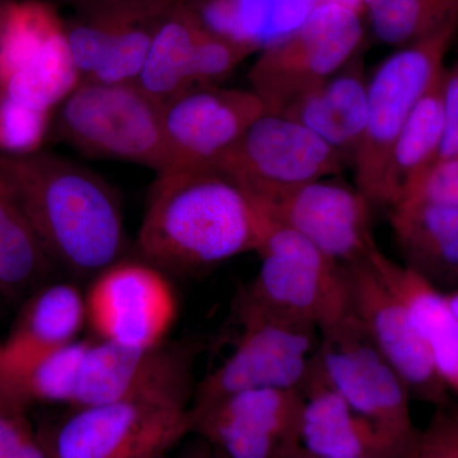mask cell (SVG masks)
<instances>
[{"instance_id": "cell-1", "label": "cell", "mask_w": 458, "mask_h": 458, "mask_svg": "<svg viewBox=\"0 0 458 458\" xmlns=\"http://www.w3.org/2000/svg\"><path fill=\"white\" fill-rule=\"evenodd\" d=\"M267 218L218 170L157 174L137 237L140 260L164 273H195L258 252Z\"/></svg>"}, {"instance_id": "cell-2", "label": "cell", "mask_w": 458, "mask_h": 458, "mask_svg": "<svg viewBox=\"0 0 458 458\" xmlns=\"http://www.w3.org/2000/svg\"><path fill=\"white\" fill-rule=\"evenodd\" d=\"M11 183L51 264L92 280L128 250L119 195L107 181L73 161L40 152L0 155Z\"/></svg>"}, {"instance_id": "cell-3", "label": "cell", "mask_w": 458, "mask_h": 458, "mask_svg": "<svg viewBox=\"0 0 458 458\" xmlns=\"http://www.w3.org/2000/svg\"><path fill=\"white\" fill-rule=\"evenodd\" d=\"M258 276L234 297V312H259L318 328L319 337L357 324L342 264L267 219Z\"/></svg>"}, {"instance_id": "cell-4", "label": "cell", "mask_w": 458, "mask_h": 458, "mask_svg": "<svg viewBox=\"0 0 458 458\" xmlns=\"http://www.w3.org/2000/svg\"><path fill=\"white\" fill-rule=\"evenodd\" d=\"M53 131L81 153L153 168L167 167L162 106L137 82L81 81L57 107Z\"/></svg>"}, {"instance_id": "cell-5", "label": "cell", "mask_w": 458, "mask_h": 458, "mask_svg": "<svg viewBox=\"0 0 458 458\" xmlns=\"http://www.w3.org/2000/svg\"><path fill=\"white\" fill-rule=\"evenodd\" d=\"M457 31L458 16L388 56L369 81L367 125L352 162L357 189L372 205L385 207L394 140L419 101L441 77Z\"/></svg>"}, {"instance_id": "cell-6", "label": "cell", "mask_w": 458, "mask_h": 458, "mask_svg": "<svg viewBox=\"0 0 458 458\" xmlns=\"http://www.w3.org/2000/svg\"><path fill=\"white\" fill-rule=\"evenodd\" d=\"M363 31L357 8L324 0L293 31L262 50L249 74L252 92L267 113H280L348 64Z\"/></svg>"}, {"instance_id": "cell-7", "label": "cell", "mask_w": 458, "mask_h": 458, "mask_svg": "<svg viewBox=\"0 0 458 458\" xmlns=\"http://www.w3.org/2000/svg\"><path fill=\"white\" fill-rule=\"evenodd\" d=\"M241 334L233 352L198 382L192 418L232 394L256 388L302 391L319 345L318 328L259 312H233Z\"/></svg>"}, {"instance_id": "cell-8", "label": "cell", "mask_w": 458, "mask_h": 458, "mask_svg": "<svg viewBox=\"0 0 458 458\" xmlns=\"http://www.w3.org/2000/svg\"><path fill=\"white\" fill-rule=\"evenodd\" d=\"M191 434L190 408L117 401L72 408L40 438L49 458H165Z\"/></svg>"}, {"instance_id": "cell-9", "label": "cell", "mask_w": 458, "mask_h": 458, "mask_svg": "<svg viewBox=\"0 0 458 458\" xmlns=\"http://www.w3.org/2000/svg\"><path fill=\"white\" fill-rule=\"evenodd\" d=\"M81 81L55 8L44 0H8L0 27V96L53 114Z\"/></svg>"}, {"instance_id": "cell-10", "label": "cell", "mask_w": 458, "mask_h": 458, "mask_svg": "<svg viewBox=\"0 0 458 458\" xmlns=\"http://www.w3.org/2000/svg\"><path fill=\"white\" fill-rule=\"evenodd\" d=\"M194 342L158 344L128 348L89 340L74 403L71 408L146 401L191 408L198 382Z\"/></svg>"}, {"instance_id": "cell-11", "label": "cell", "mask_w": 458, "mask_h": 458, "mask_svg": "<svg viewBox=\"0 0 458 458\" xmlns=\"http://www.w3.org/2000/svg\"><path fill=\"white\" fill-rule=\"evenodd\" d=\"M345 157L311 129L283 114L265 113L216 170L262 200L343 170Z\"/></svg>"}, {"instance_id": "cell-12", "label": "cell", "mask_w": 458, "mask_h": 458, "mask_svg": "<svg viewBox=\"0 0 458 458\" xmlns=\"http://www.w3.org/2000/svg\"><path fill=\"white\" fill-rule=\"evenodd\" d=\"M316 369L355 411L387 433L410 454L419 430L412 421L408 388L357 324L319 337Z\"/></svg>"}, {"instance_id": "cell-13", "label": "cell", "mask_w": 458, "mask_h": 458, "mask_svg": "<svg viewBox=\"0 0 458 458\" xmlns=\"http://www.w3.org/2000/svg\"><path fill=\"white\" fill-rule=\"evenodd\" d=\"M355 318L366 335L396 370L411 399L451 405L423 336L406 304L381 278L369 258L342 264Z\"/></svg>"}, {"instance_id": "cell-14", "label": "cell", "mask_w": 458, "mask_h": 458, "mask_svg": "<svg viewBox=\"0 0 458 458\" xmlns=\"http://www.w3.org/2000/svg\"><path fill=\"white\" fill-rule=\"evenodd\" d=\"M86 307L87 324L98 340L128 348L165 343L179 312L165 273L126 258L90 280Z\"/></svg>"}, {"instance_id": "cell-15", "label": "cell", "mask_w": 458, "mask_h": 458, "mask_svg": "<svg viewBox=\"0 0 458 458\" xmlns=\"http://www.w3.org/2000/svg\"><path fill=\"white\" fill-rule=\"evenodd\" d=\"M267 113L252 90L194 87L162 106L168 170H216ZM162 171V172H164Z\"/></svg>"}, {"instance_id": "cell-16", "label": "cell", "mask_w": 458, "mask_h": 458, "mask_svg": "<svg viewBox=\"0 0 458 458\" xmlns=\"http://www.w3.org/2000/svg\"><path fill=\"white\" fill-rule=\"evenodd\" d=\"M304 394L256 388L225 397L194 417V434L225 458H291L302 447Z\"/></svg>"}, {"instance_id": "cell-17", "label": "cell", "mask_w": 458, "mask_h": 458, "mask_svg": "<svg viewBox=\"0 0 458 458\" xmlns=\"http://www.w3.org/2000/svg\"><path fill=\"white\" fill-rule=\"evenodd\" d=\"M269 221L294 231L339 264L369 258L377 247L369 199L327 180L254 200Z\"/></svg>"}, {"instance_id": "cell-18", "label": "cell", "mask_w": 458, "mask_h": 458, "mask_svg": "<svg viewBox=\"0 0 458 458\" xmlns=\"http://www.w3.org/2000/svg\"><path fill=\"white\" fill-rule=\"evenodd\" d=\"M22 302L2 344V369L16 379L44 355L77 340L87 324L86 293L73 283H45Z\"/></svg>"}, {"instance_id": "cell-19", "label": "cell", "mask_w": 458, "mask_h": 458, "mask_svg": "<svg viewBox=\"0 0 458 458\" xmlns=\"http://www.w3.org/2000/svg\"><path fill=\"white\" fill-rule=\"evenodd\" d=\"M302 447L343 458H410L411 454L363 417L319 377L315 363L304 386Z\"/></svg>"}, {"instance_id": "cell-20", "label": "cell", "mask_w": 458, "mask_h": 458, "mask_svg": "<svg viewBox=\"0 0 458 458\" xmlns=\"http://www.w3.org/2000/svg\"><path fill=\"white\" fill-rule=\"evenodd\" d=\"M360 60L352 57L333 77L278 113L311 129L352 159L363 138L369 113V81Z\"/></svg>"}, {"instance_id": "cell-21", "label": "cell", "mask_w": 458, "mask_h": 458, "mask_svg": "<svg viewBox=\"0 0 458 458\" xmlns=\"http://www.w3.org/2000/svg\"><path fill=\"white\" fill-rule=\"evenodd\" d=\"M388 219L406 267L437 288L458 286V208L403 201L390 208Z\"/></svg>"}, {"instance_id": "cell-22", "label": "cell", "mask_w": 458, "mask_h": 458, "mask_svg": "<svg viewBox=\"0 0 458 458\" xmlns=\"http://www.w3.org/2000/svg\"><path fill=\"white\" fill-rule=\"evenodd\" d=\"M369 259L386 284L408 307L442 381L448 390L458 394V319L445 293L417 271L386 256L378 247L370 251Z\"/></svg>"}, {"instance_id": "cell-23", "label": "cell", "mask_w": 458, "mask_h": 458, "mask_svg": "<svg viewBox=\"0 0 458 458\" xmlns=\"http://www.w3.org/2000/svg\"><path fill=\"white\" fill-rule=\"evenodd\" d=\"M445 71L419 101L394 140L386 181L385 207L388 209L408 197L438 161L445 128Z\"/></svg>"}, {"instance_id": "cell-24", "label": "cell", "mask_w": 458, "mask_h": 458, "mask_svg": "<svg viewBox=\"0 0 458 458\" xmlns=\"http://www.w3.org/2000/svg\"><path fill=\"white\" fill-rule=\"evenodd\" d=\"M204 27L197 9L182 0L157 29L137 83L161 106L192 89V56Z\"/></svg>"}, {"instance_id": "cell-25", "label": "cell", "mask_w": 458, "mask_h": 458, "mask_svg": "<svg viewBox=\"0 0 458 458\" xmlns=\"http://www.w3.org/2000/svg\"><path fill=\"white\" fill-rule=\"evenodd\" d=\"M51 264L11 183L0 171V294L20 302L47 283Z\"/></svg>"}, {"instance_id": "cell-26", "label": "cell", "mask_w": 458, "mask_h": 458, "mask_svg": "<svg viewBox=\"0 0 458 458\" xmlns=\"http://www.w3.org/2000/svg\"><path fill=\"white\" fill-rule=\"evenodd\" d=\"M376 38L406 47L458 16V0H360Z\"/></svg>"}, {"instance_id": "cell-27", "label": "cell", "mask_w": 458, "mask_h": 458, "mask_svg": "<svg viewBox=\"0 0 458 458\" xmlns=\"http://www.w3.org/2000/svg\"><path fill=\"white\" fill-rule=\"evenodd\" d=\"M89 340L77 339L50 352L18 377L29 403L72 406L80 384Z\"/></svg>"}, {"instance_id": "cell-28", "label": "cell", "mask_w": 458, "mask_h": 458, "mask_svg": "<svg viewBox=\"0 0 458 458\" xmlns=\"http://www.w3.org/2000/svg\"><path fill=\"white\" fill-rule=\"evenodd\" d=\"M259 47L254 42L238 40L205 26L192 56V89L216 86Z\"/></svg>"}, {"instance_id": "cell-29", "label": "cell", "mask_w": 458, "mask_h": 458, "mask_svg": "<svg viewBox=\"0 0 458 458\" xmlns=\"http://www.w3.org/2000/svg\"><path fill=\"white\" fill-rule=\"evenodd\" d=\"M53 126V114L35 110L0 96V155L40 152Z\"/></svg>"}, {"instance_id": "cell-30", "label": "cell", "mask_w": 458, "mask_h": 458, "mask_svg": "<svg viewBox=\"0 0 458 458\" xmlns=\"http://www.w3.org/2000/svg\"><path fill=\"white\" fill-rule=\"evenodd\" d=\"M410 458H458V410L436 408L426 429L419 430Z\"/></svg>"}, {"instance_id": "cell-31", "label": "cell", "mask_w": 458, "mask_h": 458, "mask_svg": "<svg viewBox=\"0 0 458 458\" xmlns=\"http://www.w3.org/2000/svg\"><path fill=\"white\" fill-rule=\"evenodd\" d=\"M0 458H49L27 410H0Z\"/></svg>"}, {"instance_id": "cell-32", "label": "cell", "mask_w": 458, "mask_h": 458, "mask_svg": "<svg viewBox=\"0 0 458 458\" xmlns=\"http://www.w3.org/2000/svg\"><path fill=\"white\" fill-rule=\"evenodd\" d=\"M403 201H427L458 208V156L437 161L400 203Z\"/></svg>"}, {"instance_id": "cell-33", "label": "cell", "mask_w": 458, "mask_h": 458, "mask_svg": "<svg viewBox=\"0 0 458 458\" xmlns=\"http://www.w3.org/2000/svg\"><path fill=\"white\" fill-rule=\"evenodd\" d=\"M443 122L445 128L438 161L458 156V62L445 71Z\"/></svg>"}, {"instance_id": "cell-34", "label": "cell", "mask_w": 458, "mask_h": 458, "mask_svg": "<svg viewBox=\"0 0 458 458\" xmlns=\"http://www.w3.org/2000/svg\"><path fill=\"white\" fill-rule=\"evenodd\" d=\"M29 406L17 379L0 369V410H27Z\"/></svg>"}, {"instance_id": "cell-35", "label": "cell", "mask_w": 458, "mask_h": 458, "mask_svg": "<svg viewBox=\"0 0 458 458\" xmlns=\"http://www.w3.org/2000/svg\"><path fill=\"white\" fill-rule=\"evenodd\" d=\"M195 436V434H194ZM165 458H225L212 445H209L201 437L195 436V439L181 445L177 452Z\"/></svg>"}, {"instance_id": "cell-36", "label": "cell", "mask_w": 458, "mask_h": 458, "mask_svg": "<svg viewBox=\"0 0 458 458\" xmlns=\"http://www.w3.org/2000/svg\"><path fill=\"white\" fill-rule=\"evenodd\" d=\"M445 298L454 318L458 319V286L445 293Z\"/></svg>"}, {"instance_id": "cell-37", "label": "cell", "mask_w": 458, "mask_h": 458, "mask_svg": "<svg viewBox=\"0 0 458 458\" xmlns=\"http://www.w3.org/2000/svg\"><path fill=\"white\" fill-rule=\"evenodd\" d=\"M291 458H343V457H331L324 456V454H313V452L306 450L304 447H301L300 450L295 452L293 456Z\"/></svg>"}, {"instance_id": "cell-38", "label": "cell", "mask_w": 458, "mask_h": 458, "mask_svg": "<svg viewBox=\"0 0 458 458\" xmlns=\"http://www.w3.org/2000/svg\"><path fill=\"white\" fill-rule=\"evenodd\" d=\"M69 2L74 3V4L84 7V5L95 4V3L107 2V0H69Z\"/></svg>"}, {"instance_id": "cell-39", "label": "cell", "mask_w": 458, "mask_h": 458, "mask_svg": "<svg viewBox=\"0 0 458 458\" xmlns=\"http://www.w3.org/2000/svg\"><path fill=\"white\" fill-rule=\"evenodd\" d=\"M8 0H0V27H2L3 18H4L5 7H7Z\"/></svg>"}, {"instance_id": "cell-40", "label": "cell", "mask_w": 458, "mask_h": 458, "mask_svg": "<svg viewBox=\"0 0 458 458\" xmlns=\"http://www.w3.org/2000/svg\"><path fill=\"white\" fill-rule=\"evenodd\" d=\"M0 369H2V344H0Z\"/></svg>"}]
</instances>
